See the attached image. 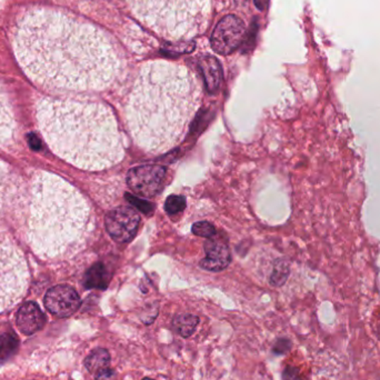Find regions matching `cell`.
<instances>
[{"instance_id": "cell-15", "label": "cell", "mask_w": 380, "mask_h": 380, "mask_svg": "<svg viewBox=\"0 0 380 380\" xmlns=\"http://www.w3.org/2000/svg\"><path fill=\"white\" fill-rule=\"evenodd\" d=\"M15 183L13 175L5 162H0V213L5 209L8 199L13 195Z\"/></svg>"}, {"instance_id": "cell-6", "label": "cell", "mask_w": 380, "mask_h": 380, "mask_svg": "<svg viewBox=\"0 0 380 380\" xmlns=\"http://www.w3.org/2000/svg\"><path fill=\"white\" fill-rule=\"evenodd\" d=\"M29 270L23 252L0 240V313L15 307L26 294Z\"/></svg>"}, {"instance_id": "cell-8", "label": "cell", "mask_w": 380, "mask_h": 380, "mask_svg": "<svg viewBox=\"0 0 380 380\" xmlns=\"http://www.w3.org/2000/svg\"><path fill=\"white\" fill-rule=\"evenodd\" d=\"M166 169L157 164H144L129 170L127 184L136 195L154 197L160 193Z\"/></svg>"}, {"instance_id": "cell-23", "label": "cell", "mask_w": 380, "mask_h": 380, "mask_svg": "<svg viewBox=\"0 0 380 380\" xmlns=\"http://www.w3.org/2000/svg\"><path fill=\"white\" fill-rule=\"evenodd\" d=\"M291 342L286 338H281V340H277L272 352L277 354H284L286 352H289L291 350Z\"/></svg>"}, {"instance_id": "cell-26", "label": "cell", "mask_w": 380, "mask_h": 380, "mask_svg": "<svg viewBox=\"0 0 380 380\" xmlns=\"http://www.w3.org/2000/svg\"><path fill=\"white\" fill-rule=\"evenodd\" d=\"M255 5L257 6L259 11H265L266 8L269 5V0H254Z\"/></svg>"}, {"instance_id": "cell-27", "label": "cell", "mask_w": 380, "mask_h": 380, "mask_svg": "<svg viewBox=\"0 0 380 380\" xmlns=\"http://www.w3.org/2000/svg\"><path fill=\"white\" fill-rule=\"evenodd\" d=\"M236 1L237 5L239 6H244L246 5L247 3H248V0H235Z\"/></svg>"}, {"instance_id": "cell-16", "label": "cell", "mask_w": 380, "mask_h": 380, "mask_svg": "<svg viewBox=\"0 0 380 380\" xmlns=\"http://www.w3.org/2000/svg\"><path fill=\"white\" fill-rule=\"evenodd\" d=\"M199 324V318L189 313H183L178 315L175 318L172 319V329L184 338H188L195 332Z\"/></svg>"}, {"instance_id": "cell-22", "label": "cell", "mask_w": 380, "mask_h": 380, "mask_svg": "<svg viewBox=\"0 0 380 380\" xmlns=\"http://www.w3.org/2000/svg\"><path fill=\"white\" fill-rule=\"evenodd\" d=\"M288 276V268L286 266H280L279 269H276L274 272V275L272 277V284L275 286L283 285L286 281V278Z\"/></svg>"}, {"instance_id": "cell-1", "label": "cell", "mask_w": 380, "mask_h": 380, "mask_svg": "<svg viewBox=\"0 0 380 380\" xmlns=\"http://www.w3.org/2000/svg\"><path fill=\"white\" fill-rule=\"evenodd\" d=\"M11 47L27 77L50 89H105L121 66L101 30L55 8L21 11L11 28Z\"/></svg>"}, {"instance_id": "cell-18", "label": "cell", "mask_w": 380, "mask_h": 380, "mask_svg": "<svg viewBox=\"0 0 380 380\" xmlns=\"http://www.w3.org/2000/svg\"><path fill=\"white\" fill-rule=\"evenodd\" d=\"M19 340L13 332L0 337V362H6L18 350Z\"/></svg>"}, {"instance_id": "cell-4", "label": "cell", "mask_w": 380, "mask_h": 380, "mask_svg": "<svg viewBox=\"0 0 380 380\" xmlns=\"http://www.w3.org/2000/svg\"><path fill=\"white\" fill-rule=\"evenodd\" d=\"M90 207L74 186L52 172L33 177L27 217V242L44 259L66 257L84 244Z\"/></svg>"}, {"instance_id": "cell-7", "label": "cell", "mask_w": 380, "mask_h": 380, "mask_svg": "<svg viewBox=\"0 0 380 380\" xmlns=\"http://www.w3.org/2000/svg\"><path fill=\"white\" fill-rule=\"evenodd\" d=\"M245 33L246 27L242 19L236 16H226L219 21L211 35V47L218 54H231L242 44Z\"/></svg>"}, {"instance_id": "cell-17", "label": "cell", "mask_w": 380, "mask_h": 380, "mask_svg": "<svg viewBox=\"0 0 380 380\" xmlns=\"http://www.w3.org/2000/svg\"><path fill=\"white\" fill-rule=\"evenodd\" d=\"M111 364V354L104 348H96L88 354L85 359V366L90 373H98L99 370L108 367Z\"/></svg>"}, {"instance_id": "cell-11", "label": "cell", "mask_w": 380, "mask_h": 380, "mask_svg": "<svg viewBox=\"0 0 380 380\" xmlns=\"http://www.w3.org/2000/svg\"><path fill=\"white\" fill-rule=\"evenodd\" d=\"M206 258L201 262V267L211 272H220L230 262L228 246L218 239H211L205 246Z\"/></svg>"}, {"instance_id": "cell-3", "label": "cell", "mask_w": 380, "mask_h": 380, "mask_svg": "<svg viewBox=\"0 0 380 380\" xmlns=\"http://www.w3.org/2000/svg\"><path fill=\"white\" fill-rule=\"evenodd\" d=\"M36 116L49 148L68 164L98 172L123 160L118 125L104 104L44 98L37 104Z\"/></svg>"}, {"instance_id": "cell-10", "label": "cell", "mask_w": 380, "mask_h": 380, "mask_svg": "<svg viewBox=\"0 0 380 380\" xmlns=\"http://www.w3.org/2000/svg\"><path fill=\"white\" fill-rule=\"evenodd\" d=\"M45 306L56 316L69 317L79 308V295L70 286H55L47 291L45 296Z\"/></svg>"}, {"instance_id": "cell-25", "label": "cell", "mask_w": 380, "mask_h": 380, "mask_svg": "<svg viewBox=\"0 0 380 380\" xmlns=\"http://www.w3.org/2000/svg\"><path fill=\"white\" fill-rule=\"evenodd\" d=\"M284 380H301L299 379L298 370L295 367H287L284 371Z\"/></svg>"}, {"instance_id": "cell-28", "label": "cell", "mask_w": 380, "mask_h": 380, "mask_svg": "<svg viewBox=\"0 0 380 380\" xmlns=\"http://www.w3.org/2000/svg\"><path fill=\"white\" fill-rule=\"evenodd\" d=\"M142 380H154V379H152V378H144V379Z\"/></svg>"}, {"instance_id": "cell-21", "label": "cell", "mask_w": 380, "mask_h": 380, "mask_svg": "<svg viewBox=\"0 0 380 380\" xmlns=\"http://www.w3.org/2000/svg\"><path fill=\"white\" fill-rule=\"evenodd\" d=\"M193 233L197 236L206 237V238H211L213 235L216 234V229L211 223L207 221H199L196 223L193 226Z\"/></svg>"}, {"instance_id": "cell-13", "label": "cell", "mask_w": 380, "mask_h": 380, "mask_svg": "<svg viewBox=\"0 0 380 380\" xmlns=\"http://www.w3.org/2000/svg\"><path fill=\"white\" fill-rule=\"evenodd\" d=\"M16 121L11 105L0 89V146L9 144L15 136Z\"/></svg>"}, {"instance_id": "cell-9", "label": "cell", "mask_w": 380, "mask_h": 380, "mask_svg": "<svg viewBox=\"0 0 380 380\" xmlns=\"http://www.w3.org/2000/svg\"><path fill=\"white\" fill-rule=\"evenodd\" d=\"M140 217L134 209L118 207L106 216V229L117 242H128L134 238L138 229Z\"/></svg>"}, {"instance_id": "cell-14", "label": "cell", "mask_w": 380, "mask_h": 380, "mask_svg": "<svg viewBox=\"0 0 380 380\" xmlns=\"http://www.w3.org/2000/svg\"><path fill=\"white\" fill-rule=\"evenodd\" d=\"M199 68L203 74L207 89L211 93L216 91L220 85L221 76H223L218 60L213 58V56L201 57V60H199Z\"/></svg>"}, {"instance_id": "cell-5", "label": "cell", "mask_w": 380, "mask_h": 380, "mask_svg": "<svg viewBox=\"0 0 380 380\" xmlns=\"http://www.w3.org/2000/svg\"><path fill=\"white\" fill-rule=\"evenodd\" d=\"M139 21L169 40L190 39L205 30L211 0H127Z\"/></svg>"}, {"instance_id": "cell-12", "label": "cell", "mask_w": 380, "mask_h": 380, "mask_svg": "<svg viewBox=\"0 0 380 380\" xmlns=\"http://www.w3.org/2000/svg\"><path fill=\"white\" fill-rule=\"evenodd\" d=\"M16 324L23 335L35 334L45 325V315L39 306L33 301L23 303L16 316Z\"/></svg>"}, {"instance_id": "cell-19", "label": "cell", "mask_w": 380, "mask_h": 380, "mask_svg": "<svg viewBox=\"0 0 380 380\" xmlns=\"http://www.w3.org/2000/svg\"><path fill=\"white\" fill-rule=\"evenodd\" d=\"M103 268L101 266H95L91 268L87 274V280L86 285L89 288H105L107 286V281L103 276Z\"/></svg>"}, {"instance_id": "cell-2", "label": "cell", "mask_w": 380, "mask_h": 380, "mask_svg": "<svg viewBox=\"0 0 380 380\" xmlns=\"http://www.w3.org/2000/svg\"><path fill=\"white\" fill-rule=\"evenodd\" d=\"M201 89L181 65L152 62L139 70L126 106V121L137 146L162 154L181 142L201 106Z\"/></svg>"}, {"instance_id": "cell-20", "label": "cell", "mask_w": 380, "mask_h": 380, "mask_svg": "<svg viewBox=\"0 0 380 380\" xmlns=\"http://www.w3.org/2000/svg\"><path fill=\"white\" fill-rule=\"evenodd\" d=\"M186 207V199L181 196H169L164 203V209L169 215H177Z\"/></svg>"}, {"instance_id": "cell-24", "label": "cell", "mask_w": 380, "mask_h": 380, "mask_svg": "<svg viewBox=\"0 0 380 380\" xmlns=\"http://www.w3.org/2000/svg\"><path fill=\"white\" fill-rule=\"evenodd\" d=\"M96 380H117V373L111 368H104L96 373Z\"/></svg>"}]
</instances>
